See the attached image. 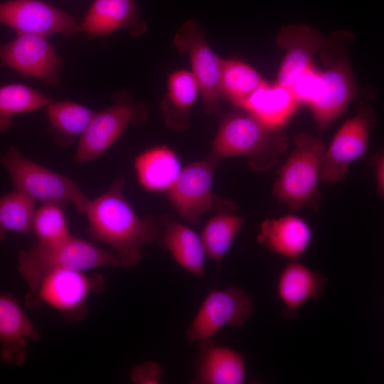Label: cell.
Returning <instances> with one entry per match:
<instances>
[{
  "label": "cell",
  "instance_id": "obj_1",
  "mask_svg": "<svg viewBox=\"0 0 384 384\" xmlns=\"http://www.w3.org/2000/svg\"><path fill=\"white\" fill-rule=\"evenodd\" d=\"M124 183L122 176H117L105 193L90 200L84 214L87 234L110 247L119 267L130 268L140 263L143 246L157 238L159 228L153 216L142 218L134 211L124 196Z\"/></svg>",
  "mask_w": 384,
  "mask_h": 384
},
{
  "label": "cell",
  "instance_id": "obj_16",
  "mask_svg": "<svg viewBox=\"0 0 384 384\" xmlns=\"http://www.w3.org/2000/svg\"><path fill=\"white\" fill-rule=\"evenodd\" d=\"M39 334L15 297L0 293V358L10 366H21L29 340L38 341Z\"/></svg>",
  "mask_w": 384,
  "mask_h": 384
},
{
  "label": "cell",
  "instance_id": "obj_11",
  "mask_svg": "<svg viewBox=\"0 0 384 384\" xmlns=\"http://www.w3.org/2000/svg\"><path fill=\"white\" fill-rule=\"evenodd\" d=\"M174 45L177 51L189 56L191 72L198 83L204 112L216 114L223 59L209 46L203 29L193 19L186 21L176 33Z\"/></svg>",
  "mask_w": 384,
  "mask_h": 384
},
{
  "label": "cell",
  "instance_id": "obj_4",
  "mask_svg": "<svg viewBox=\"0 0 384 384\" xmlns=\"http://www.w3.org/2000/svg\"><path fill=\"white\" fill-rule=\"evenodd\" d=\"M287 146L288 137L282 129H270L246 112H236L221 119L210 155L220 161L245 156L253 170L262 172L275 165Z\"/></svg>",
  "mask_w": 384,
  "mask_h": 384
},
{
  "label": "cell",
  "instance_id": "obj_7",
  "mask_svg": "<svg viewBox=\"0 0 384 384\" xmlns=\"http://www.w3.org/2000/svg\"><path fill=\"white\" fill-rule=\"evenodd\" d=\"M114 104L95 112L78 140L74 159L78 164L92 161L102 156L119 139L130 123L141 124L147 118L146 107L129 92L113 95Z\"/></svg>",
  "mask_w": 384,
  "mask_h": 384
},
{
  "label": "cell",
  "instance_id": "obj_21",
  "mask_svg": "<svg viewBox=\"0 0 384 384\" xmlns=\"http://www.w3.org/2000/svg\"><path fill=\"white\" fill-rule=\"evenodd\" d=\"M199 343L196 373L198 384H242L246 379L245 356L228 346L210 340Z\"/></svg>",
  "mask_w": 384,
  "mask_h": 384
},
{
  "label": "cell",
  "instance_id": "obj_2",
  "mask_svg": "<svg viewBox=\"0 0 384 384\" xmlns=\"http://www.w3.org/2000/svg\"><path fill=\"white\" fill-rule=\"evenodd\" d=\"M324 44V68L314 63L306 69L290 87L301 105L310 110L318 131L326 130L347 109L356 86L353 73L343 50L338 54L335 36Z\"/></svg>",
  "mask_w": 384,
  "mask_h": 384
},
{
  "label": "cell",
  "instance_id": "obj_3",
  "mask_svg": "<svg viewBox=\"0 0 384 384\" xmlns=\"http://www.w3.org/2000/svg\"><path fill=\"white\" fill-rule=\"evenodd\" d=\"M119 267L114 254L74 235L53 244L36 242L18 255V271L28 288L26 304L34 309L42 279L55 270L86 271L102 267Z\"/></svg>",
  "mask_w": 384,
  "mask_h": 384
},
{
  "label": "cell",
  "instance_id": "obj_27",
  "mask_svg": "<svg viewBox=\"0 0 384 384\" xmlns=\"http://www.w3.org/2000/svg\"><path fill=\"white\" fill-rule=\"evenodd\" d=\"M266 80L247 63L237 59H225L220 79V97L241 107L246 99Z\"/></svg>",
  "mask_w": 384,
  "mask_h": 384
},
{
  "label": "cell",
  "instance_id": "obj_15",
  "mask_svg": "<svg viewBox=\"0 0 384 384\" xmlns=\"http://www.w3.org/2000/svg\"><path fill=\"white\" fill-rule=\"evenodd\" d=\"M278 47L285 51L276 82L290 88L296 79L314 63V56L322 49L325 38L306 24L284 26L277 36Z\"/></svg>",
  "mask_w": 384,
  "mask_h": 384
},
{
  "label": "cell",
  "instance_id": "obj_6",
  "mask_svg": "<svg viewBox=\"0 0 384 384\" xmlns=\"http://www.w3.org/2000/svg\"><path fill=\"white\" fill-rule=\"evenodd\" d=\"M9 173L14 189L36 201L71 203L75 210L84 214L90 199L73 180L27 157L15 146L0 157Z\"/></svg>",
  "mask_w": 384,
  "mask_h": 384
},
{
  "label": "cell",
  "instance_id": "obj_25",
  "mask_svg": "<svg viewBox=\"0 0 384 384\" xmlns=\"http://www.w3.org/2000/svg\"><path fill=\"white\" fill-rule=\"evenodd\" d=\"M95 112L84 105L70 101H55L46 107L48 131L60 146L68 147L79 140Z\"/></svg>",
  "mask_w": 384,
  "mask_h": 384
},
{
  "label": "cell",
  "instance_id": "obj_24",
  "mask_svg": "<svg viewBox=\"0 0 384 384\" xmlns=\"http://www.w3.org/2000/svg\"><path fill=\"white\" fill-rule=\"evenodd\" d=\"M199 93L198 83L191 71L180 70L169 76L167 92L161 103L169 127L184 131L190 127L191 111Z\"/></svg>",
  "mask_w": 384,
  "mask_h": 384
},
{
  "label": "cell",
  "instance_id": "obj_9",
  "mask_svg": "<svg viewBox=\"0 0 384 384\" xmlns=\"http://www.w3.org/2000/svg\"><path fill=\"white\" fill-rule=\"evenodd\" d=\"M253 311V300L241 287L233 284L212 290L188 327L186 338L191 343L210 340L227 325L244 326Z\"/></svg>",
  "mask_w": 384,
  "mask_h": 384
},
{
  "label": "cell",
  "instance_id": "obj_5",
  "mask_svg": "<svg viewBox=\"0 0 384 384\" xmlns=\"http://www.w3.org/2000/svg\"><path fill=\"white\" fill-rule=\"evenodd\" d=\"M294 144L273 184V195L291 211L304 208L318 211L321 203L319 184L326 145L309 133L297 134Z\"/></svg>",
  "mask_w": 384,
  "mask_h": 384
},
{
  "label": "cell",
  "instance_id": "obj_31",
  "mask_svg": "<svg viewBox=\"0 0 384 384\" xmlns=\"http://www.w3.org/2000/svg\"><path fill=\"white\" fill-rule=\"evenodd\" d=\"M163 373V369L158 363L149 361L134 366L131 370L130 379L137 384H158Z\"/></svg>",
  "mask_w": 384,
  "mask_h": 384
},
{
  "label": "cell",
  "instance_id": "obj_8",
  "mask_svg": "<svg viewBox=\"0 0 384 384\" xmlns=\"http://www.w3.org/2000/svg\"><path fill=\"white\" fill-rule=\"evenodd\" d=\"M220 161L212 155L183 168L167 191V197L178 215L191 225L200 223L209 211L234 210V204L222 201L213 192L215 171Z\"/></svg>",
  "mask_w": 384,
  "mask_h": 384
},
{
  "label": "cell",
  "instance_id": "obj_14",
  "mask_svg": "<svg viewBox=\"0 0 384 384\" xmlns=\"http://www.w3.org/2000/svg\"><path fill=\"white\" fill-rule=\"evenodd\" d=\"M0 61L24 77L58 85L63 60L47 37L17 34L12 41L0 43Z\"/></svg>",
  "mask_w": 384,
  "mask_h": 384
},
{
  "label": "cell",
  "instance_id": "obj_13",
  "mask_svg": "<svg viewBox=\"0 0 384 384\" xmlns=\"http://www.w3.org/2000/svg\"><path fill=\"white\" fill-rule=\"evenodd\" d=\"M372 124V112L365 105L337 130L323 156L321 181L336 184L346 177L351 164L367 152Z\"/></svg>",
  "mask_w": 384,
  "mask_h": 384
},
{
  "label": "cell",
  "instance_id": "obj_22",
  "mask_svg": "<svg viewBox=\"0 0 384 384\" xmlns=\"http://www.w3.org/2000/svg\"><path fill=\"white\" fill-rule=\"evenodd\" d=\"M182 169L176 153L166 145L149 148L134 159L138 182L148 192L166 193Z\"/></svg>",
  "mask_w": 384,
  "mask_h": 384
},
{
  "label": "cell",
  "instance_id": "obj_26",
  "mask_svg": "<svg viewBox=\"0 0 384 384\" xmlns=\"http://www.w3.org/2000/svg\"><path fill=\"white\" fill-rule=\"evenodd\" d=\"M245 220V216L235 214L233 210L217 211L206 223L200 235L206 257L220 265Z\"/></svg>",
  "mask_w": 384,
  "mask_h": 384
},
{
  "label": "cell",
  "instance_id": "obj_30",
  "mask_svg": "<svg viewBox=\"0 0 384 384\" xmlns=\"http://www.w3.org/2000/svg\"><path fill=\"white\" fill-rule=\"evenodd\" d=\"M60 202H44L36 208L31 224V232L38 243L53 244L70 238L69 230L65 214V205Z\"/></svg>",
  "mask_w": 384,
  "mask_h": 384
},
{
  "label": "cell",
  "instance_id": "obj_23",
  "mask_svg": "<svg viewBox=\"0 0 384 384\" xmlns=\"http://www.w3.org/2000/svg\"><path fill=\"white\" fill-rule=\"evenodd\" d=\"M161 226L163 242L176 262L195 276L204 278L206 255L200 235L169 215L162 216Z\"/></svg>",
  "mask_w": 384,
  "mask_h": 384
},
{
  "label": "cell",
  "instance_id": "obj_19",
  "mask_svg": "<svg viewBox=\"0 0 384 384\" xmlns=\"http://www.w3.org/2000/svg\"><path fill=\"white\" fill-rule=\"evenodd\" d=\"M326 282V277L298 260L287 263L279 274L276 286L277 297L284 306L283 316L295 318L305 303L320 298Z\"/></svg>",
  "mask_w": 384,
  "mask_h": 384
},
{
  "label": "cell",
  "instance_id": "obj_17",
  "mask_svg": "<svg viewBox=\"0 0 384 384\" xmlns=\"http://www.w3.org/2000/svg\"><path fill=\"white\" fill-rule=\"evenodd\" d=\"M313 240L314 233L309 223L294 214L264 220L257 235V242L266 250L290 260L304 255Z\"/></svg>",
  "mask_w": 384,
  "mask_h": 384
},
{
  "label": "cell",
  "instance_id": "obj_18",
  "mask_svg": "<svg viewBox=\"0 0 384 384\" xmlns=\"http://www.w3.org/2000/svg\"><path fill=\"white\" fill-rule=\"evenodd\" d=\"M82 31L90 36H107L126 28L134 37L143 35L146 23L141 18L136 0H94L81 23Z\"/></svg>",
  "mask_w": 384,
  "mask_h": 384
},
{
  "label": "cell",
  "instance_id": "obj_12",
  "mask_svg": "<svg viewBox=\"0 0 384 384\" xmlns=\"http://www.w3.org/2000/svg\"><path fill=\"white\" fill-rule=\"evenodd\" d=\"M0 24L16 34L48 37L52 34L74 36L82 31L74 16L41 0H8L0 2Z\"/></svg>",
  "mask_w": 384,
  "mask_h": 384
},
{
  "label": "cell",
  "instance_id": "obj_29",
  "mask_svg": "<svg viewBox=\"0 0 384 384\" xmlns=\"http://www.w3.org/2000/svg\"><path fill=\"white\" fill-rule=\"evenodd\" d=\"M36 203L15 189L0 197V243L9 233H31Z\"/></svg>",
  "mask_w": 384,
  "mask_h": 384
},
{
  "label": "cell",
  "instance_id": "obj_10",
  "mask_svg": "<svg viewBox=\"0 0 384 384\" xmlns=\"http://www.w3.org/2000/svg\"><path fill=\"white\" fill-rule=\"evenodd\" d=\"M100 274L87 275L82 271L55 270L44 276L38 286L34 309L46 304L70 321L82 319L87 314V300L92 292L105 289Z\"/></svg>",
  "mask_w": 384,
  "mask_h": 384
},
{
  "label": "cell",
  "instance_id": "obj_28",
  "mask_svg": "<svg viewBox=\"0 0 384 384\" xmlns=\"http://www.w3.org/2000/svg\"><path fill=\"white\" fill-rule=\"evenodd\" d=\"M53 100L23 84L11 83L0 87V132L10 127L14 116L46 107Z\"/></svg>",
  "mask_w": 384,
  "mask_h": 384
},
{
  "label": "cell",
  "instance_id": "obj_32",
  "mask_svg": "<svg viewBox=\"0 0 384 384\" xmlns=\"http://www.w3.org/2000/svg\"><path fill=\"white\" fill-rule=\"evenodd\" d=\"M373 166L376 189L380 197L384 195V153L380 150L370 160Z\"/></svg>",
  "mask_w": 384,
  "mask_h": 384
},
{
  "label": "cell",
  "instance_id": "obj_20",
  "mask_svg": "<svg viewBox=\"0 0 384 384\" xmlns=\"http://www.w3.org/2000/svg\"><path fill=\"white\" fill-rule=\"evenodd\" d=\"M301 104L290 88L265 81L241 106L265 126L282 129L294 117Z\"/></svg>",
  "mask_w": 384,
  "mask_h": 384
}]
</instances>
